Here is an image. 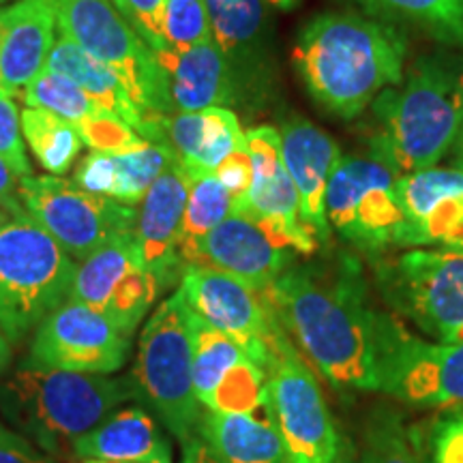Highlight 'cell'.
Instances as JSON below:
<instances>
[{"label": "cell", "mask_w": 463, "mask_h": 463, "mask_svg": "<svg viewBox=\"0 0 463 463\" xmlns=\"http://www.w3.org/2000/svg\"><path fill=\"white\" fill-rule=\"evenodd\" d=\"M283 331L339 391H380L389 314L367 303L356 260L288 269L266 288Z\"/></svg>", "instance_id": "cell-1"}, {"label": "cell", "mask_w": 463, "mask_h": 463, "mask_svg": "<svg viewBox=\"0 0 463 463\" xmlns=\"http://www.w3.org/2000/svg\"><path fill=\"white\" fill-rule=\"evenodd\" d=\"M405 54V37L384 22L324 14L300 28L292 61L317 106L352 120L403 82Z\"/></svg>", "instance_id": "cell-2"}, {"label": "cell", "mask_w": 463, "mask_h": 463, "mask_svg": "<svg viewBox=\"0 0 463 463\" xmlns=\"http://www.w3.org/2000/svg\"><path fill=\"white\" fill-rule=\"evenodd\" d=\"M373 116V159L397 176L436 167L463 127V56L419 58L405 82L380 92Z\"/></svg>", "instance_id": "cell-3"}, {"label": "cell", "mask_w": 463, "mask_h": 463, "mask_svg": "<svg viewBox=\"0 0 463 463\" xmlns=\"http://www.w3.org/2000/svg\"><path fill=\"white\" fill-rule=\"evenodd\" d=\"M136 382L22 364L0 384V414L17 433L61 463L75 459V439L95 430L127 399Z\"/></svg>", "instance_id": "cell-4"}, {"label": "cell", "mask_w": 463, "mask_h": 463, "mask_svg": "<svg viewBox=\"0 0 463 463\" xmlns=\"http://www.w3.org/2000/svg\"><path fill=\"white\" fill-rule=\"evenodd\" d=\"M58 33L118 73L133 106L140 109L137 133L155 142L174 108L170 84L157 54L127 24L112 0H58Z\"/></svg>", "instance_id": "cell-5"}, {"label": "cell", "mask_w": 463, "mask_h": 463, "mask_svg": "<svg viewBox=\"0 0 463 463\" xmlns=\"http://www.w3.org/2000/svg\"><path fill=\"white\" fill-rule=\"evenodd\" d=\"M73 258L28 215L0 223V326L11 344L69 298Z\"/></svg>", "instance_id": "cell-6"}, {"label": "cell", "mask_w": 463, "mask_h": 463, "mask_svg": "<svg viewBox=\"0 0 463 463\" xmlns=\"http://www.w3.org/2000/svg\"><path fill=\"white\" fill-rule=\"evenodd\" d=\"M189 305L181 289L167 297L137 341L133 369L137 397L146 399L165 430L181 442L200 427V402L194 391V347Z\"/></svg>", "instance_id": "cell-7"}, {"label": "cell", "mask_w": 463, "mask_h": 463, "mask_svg": "<svg viewBox=\"0 0 463 463\" xmlns=\"http://www.w3.org/2000/svg\"><path fill=\"white\" fill-rule=\"evenodd\" d=\"M392 309L439 344L463 341V249H412L378 270Z\"/></svg>", "instance_id": "cell-8"}, {"label": "cell", "mask_w": 463, "mask_h": 463, "mask_svg": "<svg viewBox=\"0 0 463 463\" xmlns=\"http://www.w3.org/2000/svg\"><path fill=\"white\" fill-rule=\"evenodd\" d=\"M20 198L28 217L71 258L86 260L109 241L136 232V206L89 194L50 174L20 178Z\"/></svg>", "instance_id": "cell-9"}, {"label": "cell", "mask_w": 463, "mask_h": 463, "mask_svg": "<svg viewBox=\"0 0 463 463\" xmlns=\"http://www.w3.org/2000/svg\"><path fill=\"white\" fill-rule=\"evenodd\" d=\"M178 289L202 320L234 339L253 363L269 372L288 335L266 289L202 264L184 266Z\"/></svg>", "instance_id": "cell-10"}, {"label": "cell", "mask_w": 463, "mask_h": 463, "mask_svg": "<svg viewBox=\"0 0 463 463\" xmlns=\"http://www.w3.org/2000/svg\"><path fill=\"white\" fill-rule=\"evenodd\" d=\"M266 412L279 431L292 463H335L341 439L320 382L303 361L300 352L283 341L269 372Z\"/></svg>", "instance_id": "cell-11"}, {"label": "cell", "mask_w": 463, "mask_h": 463, "mask_svg": "<svg viewBox=\"0 0 463 463\" xmlns=\"http://www.w3.org/2000/svg\"><path fill=\"white\" fill-rule=\"evenodd\" d=\"M397 178L378 159L344 155L326 187L328 225L364 251L397 247L403 225Z\"/></svg>", "instance_id": "cell-12"}, {"label": "cell", "mask_w": 463, "mask_h": 463, "mask_svg": "<svg viewBox=\"0 0 463 463\" xmlns=\"http://www.w3.org/2000/svg\"><path fill=\"white\" fill-rule=\"evenodd\" d=\"M129 352L131 335L92 307L65 300L37 326L24 364L108 375L123 367Z\"/></svg>", "instance_id": "cell-13"}, {"label": "cell", "mask_w": 463, "mask_h": 463, "mask_svg": "<svg viewBox=\"0 0 463 463\" xmlns=\"http://www.w3.org/2000/svg\"><path fill=\"white\" fill-rule=\"evenodd\" d=\"M159 289L157 277L144 269L136 232H129L82 260L67 300L92 307L120 331L133 335Z\"/></svg>", "instance_id": "cell-14"}, {"label": "cell", "mask_w": 463, "mask_h": 463, "mask_svg": "<svg viewBox=\"0 0 463 463\" xmlns=\"http://www.w3.org/2000/svg\"><path fill=\"white\" fill-rule=\"evenodd\" d=\"M380 391L405 403H463V341L425 344L389 316L382 345Z\"/></svg>", "instance_id": "cell-15"}, {"label": "cell", "mask_w": 463, "mask_h": 463, "mask_svg": "<svg viewBox=\"0 0 463 463\" xmlns=\"http://www.w3.org/2000/svg\"><path fill=\"white\" fill-rule=\"evenodd\" d=\"M253 178L245 200L232 213H245L281 234L298 256H311L320 242L300 219L298 191L283 165L281 136L273 127H253L245 133Z\"/></svg>", "instance_id": "cell-16"}, {"label": "cell", "mask_w": 463, "mask_h": 463, "mask_svg": "<svg viewBox=\"0 0 463 463\" xmlns=\"http://www.w3.org/2000/svg\"><path fill=\"white\" fill-rule=\"evenodd\" d=\"M294 256L297 249L269 225L245 213H230L195 247L189 264L211 266L266 289L286 273Z\"/></svg>", "instance_id": "cell-17"}, {"label": "cell", "mask_w": 463, "mask_h": 463, "mask_svg": "<svg viewBox=\"0 0 463 463\" xmlns=\"http://www.w3.org/2000/svg\"><path fill=\"white\" fill-rule=\"evenodd\" d=\"M403 225L397 247L463 249V172L422 170L397 178Z\"/></svg>", "instance_id": "cell-18"}, {"label": "cell", "mask_w": 463, "mask_h": 463, "mask_svg": "<svg viewBox=\"0 0 463 463\" xmlns=\"http://www.w3.org/2000/svg\"><path fill=\"white\" fill-rule=\"evenodd\" d=\"M189 187L191 176L187 170L174 161L146 191L137 208V249L144 269L157 277L161 289L170 286L174 277L183 275L184 270L178 256V236Z\"/></svg>", "instance_id": "cell-19"}, {"label": "cell", "mask_w": 463, "mask_h": 463, "mask_svg": "<svg viewBox=\"0 0 463 463\" xmlns=\"http://www.w3.org/2000/svg\"><path fill=\"white\" fill-rule=\"evenodd\" d=\"M279 136L283 165L298 191L300 219L322 245L331 236L326 219V187L344 155L337 142L309 120H286Z\"/></svg>", "instance_id": "cell-20"}, {"label": "cell", "mask_w": 463, "mask_h": 463, "mask_svg": "<svg viewBox=\"0 0 463 463\" xmlns=\"http://www.w3.org/2000/svg\"><path fill=\"white\" fill-rule=\"evenodd\" d=\"M58 0H15L0 9V86L15 95L45 71L54 48Z\"/></svg>", "instance_id": "cell-21"}, {"label": "cell", "mask_w": 463, "mask_h": 463, "mask_svg": "<svg viewBox=\"0 0 463 463\" xmlns=\"http://www.w3.org/2000/svg\"><path fill=\"white\" fill-rule=\"evenodd\" d=\"M170 84L172 108L200 112L236 103V73L213 39L184 52H155Z\"/></svg>", "instance_id": "cell-22"}, {"label": "cell", "mask_w": 463, "mask_h": 463, "mask_svg": "<svg viewBox=\"0 0 463 463\" xmlns=\"http://www.w3.org/2000/svg\"><path fill=\"white\" fill-rule=\"evenodd\" d=\"M159 144L170 146L178 164L194 178L215 172L245 144V133L232 109L206 108L165 118Z\"/></svg>", "instance_id": "cell-23"}, {"label": "cell", "mask_w": 463, "mask_h": 463, "mask_svg": "<svg viewBox=\"0 0 463 463\" xmlns=\"http://www.w3.org/2000/svg\"><path fill=\"white\" fill-rule=\"evenodd\" d=\"M75 459L123 463H172L164 430L142 408H123L106 416L95 430L73 444Z\"/></svg>", "instance_id": "cell-24"}, {"label": "cell", "mask_w": 463, "mask_h": 463, "mask_svg": "<svg viewBox=\"0 0 463 463\" xmlns=\"http://www.w3.org/2000/svg\"><path fill=\"white\" fill-rule=\"evenodd\" d=\"M200 436L222 463H292L266 410L262 414L208 412L200 420Z\"/></svg>", "instance_id": "cell-25"}, {"label": "cell", "mask_w": 463, "mask_h": 463, "mask_svg": "<svg viewBox=\"0 0 463 463\" xmlns=\"http://www.w3.org/2000/svg\"><path fill=\"white\" fill-rule=\"evenodd\" d=\"M45 69L65 75L67 80L78 84L101 112L118 116L136 131L142 127L140 109L131 103L118 73L106 62L97 61L95 56L84 52L80 45H75L65 34H61L54 42Z\"/></svg>", "instance_id": "cell-26"}, {"label": "cell", "mask_w": 463, "mask_h": 463, "mask_svg": "<svg viewBox=\"0 0 463 463\" xmlns=\"http://www.w3.org/2000/svg\"><path fill=\"white\" fill-rule=\"evenodd\" d=\"M211 37L232 69L256 61L264 37V0H204Z\"/></svg>", "instance_id": "cell-27"}, {"label": "cell", "mask_w": 463, "mask_h": 463, "mask_svg": "<svg viewBox=\"0 0 463 463\" xmlns=\"http://www.w3.org/2000/svg\"><path fill=\"white\" fill-rule=\"evenodd\" d=\"M364 9L419 28L444 45H463V0H358Z\"/></svg>", "instance_id": "cell-28"}, {"label": "cell", "mask_w": 463, "mask_h": 463, "mask_svg": "<svg viewBox=\"0 0 463 463\" xmlns=\"http://www.w3.org/2000/svg\"><path fill=\"white\" fill-rule=\"evenodd\" d=\"M191 309V307H189ZM191 347H194V391L200 405L208 403L213 392L234 364H239L247 352L234 339L211 326L191 309Z\"/></svg>", "instance_id": "cell-29"}, {"label": "cell", "mask_w": 463, "mask_h": 463, "mask_svg": "<svg viewBox=\"0 0 463 463\" xmlns=\"http://www.w3.org/2000/svg\"><path fill=\"white\" fill-rule=\"evenodd\" d=\"M232 213V198L215 172L191 178L187 206L183 213L178 256L183 266L191 262L195 247Z\"/></svg>", "instance_id": "cell-30"}, {"label": "cell", "mask_w": 463, "mask_h": 463, "mask_svg": "<svg viewBox=\"0 0 463 463\" xmlns=\"http://www.w3.org/2000/svg\"><path fill=\"white\" fill-rule=\"evenodd\" d=\"M20 125L34 159L45 172L62 176L71 170L75 157L82 150V137L73 123L45 109L26 108L22 112Z\"/></svg>", "instance_id": "cell-31"}, {"label": "cell", "mask_w": 463, "mask_h": 463, "mask_svg": "<svg viewBox=\"0 0 463 463\" xmlns=\"http://www.w3.org/2000/svg\"><path fill=\"white\" fill-rule=\"evenodd\" d=\"M112 157L116 170L114 200L129 206L140 204L153 183L176 161L170 146L144 137Z\"/></svg>", "instance_id": "cell-32"}, {"label": "cell", "mask_w": 463, "mask_h": 463, "mask_svg": "<svg viewBox=\"0 0 463 463\" xmlns=\"http://www.w3.org/2000/svg\"><path fill=\"white\" fill-rule=\"evenodd\" d=\"M22 99L28 108L45 109L61 116L69 123H80L86 116L101 112L86 92L67 80L65 75L45 69L22 90Z\"/></svg>", "instance_id": "cell-33"}, {"label": "cell", "mask_w": 463, "mask_h": 463, "mask_svg": "<svg viewBox=\"0 0 463 463\" xmlns=\"http://www.w3.org/2000/svg\"><path fill=\"white\" fill-rule=\"evenodd\" d=\"M363 463H422L395 412L375 410L364 433Z\"/></svg>", "instance_id": "cell-34"}, {"label": "cell", "mask_w": 463, "mask_h": 463, "mask_svg": "<svg viewBox=\"0 0 463 463\" xmlns=\"http://www.w3.org/2000/svg\"><path fill=\"white\" fill-rule=\"evenodd\" d=\"M211 37L204 0H165L164 43L165 50L184 52Z\"/></svg>", "instance_id": "cell-35"}, {"label": "cell", "mask_w": 463, "mask_h": 463, "mask_svg": "<svg viewBox=\"0 0 463 463\" xmlns=\"http://www.w3.org/2000/svg\"><path fill=\"white\" fill-rule=\"evenodd\" d=\"M73 125L82 142L89 144L92 150H99V153H123V150L142 140L140 133L133 129L131 125L108 112L90 114Z\"/></svg>", "instance_id": "cell-36"}, {"label": "cell", "mask_w": 463, "mask_h": 463, "mask_svg": "<svg viewBox=\"0 0 463 463\" xmlns=\"http://www.w3.org/2000/svg\"><path fill=\"white\" fill-rule=\"evenodd\" d=\"M0 157L15 172L17 178L31 176L24 142H22V125L14 95L0 86Z\"/></svg>", "instance_id": "cell-37"}, {"label": "cell", "mask_w": 463, "mask_h": 463, "mask_svg": "<svg viewBox=\"0 0 463 463\" xmlns=\"http://www.w3.org/2000/svg\"><path fill=\"white\" fill-rule=\"evenodd\" d=\"M127 24L146 42L153 52L165 50L164 43V7L165 0H112Z\"/></svg>", "instance_id": "cell-38"}, {"label": "cell", "mask_w": 463, "mask_h": 463, "mask_svg": "<svg viewBox=\"0 0 463 463\" xmlns=\"http://www.w3.org/2000/svg\"><path fill=\"white\" fill-rule=\"evenodd\" d=\"M73 183L78 184L80 189L89 191V194L114 200L116 170L112 155L99 153V150H92V153L86 155V157L78 164V167H75Z\"/></svg>", "instance_id": "cell-39"}, {"label": "cell", "mask_w": 463, "mask_h": 463, "mask_svg": "<svg viewBox=\"0 0 463 463\" xmlns=\"http://www.w3.org/2000/svg\"><path fill=\"white\" fill-rule=\"evenodd\" d=\"M217 178L223 183V187L228 189L232 198V211L245 200L249 187H251L253 178V165L251 157H249L247 144H242L241 148H236L228 159L215 170Z\"/></svg>", "instance_id": "cell-40"}, {"label": "cell", "mask_w": 463, "mask_h": 463, "mask_svg": "<svg viewBox=\"0 0 463 463\" xmlns=\"http://www.w3.org/2000/svg\"><path fill=\"white\" fill-rule=\"evenodd\" d=\"M431 463H463V414H453L433 430Z\"/></svg>", "instance_id": "cell-41"}, {"label": "cell", "mask_w": 463, "mask_h": 463, "mask_svg": "<svg viewBox=\"0 0 463 463\" xmlns=\"http://www.w3.org/2000/svg\"><path fill=\"white\" fill-rule=\"evenodd\" d=\"M0 463H61L22 433L0 425Z\"/></svg>", "instance_id": "cell-42"}, {"label": "cell", "mask_w": 463, "mask_h": 463, "mask_svg": "<svg viewBox=\"0 0 463 463\" xmlns=\"http://www.w3.org/2000/svg\"><path fill=\"white\" fill-rule=\"evenodd\" d=\"M0 211L7 213L9 217L28 215L24 204H22L20 183H17L15 172L3 157H0Z\"/></svg>", "instance_id": "cell-43"}, {"label": "cell", "mask_w": 463, "mask_h": 463, "mask_svg": "<svg viewBox=\"0 0 463 463\" xmlns=\"http://www.w3.org/2000/svg\"><path fill=\"white\" fill-rule=\"evenodd\" d=\"M183 444H184V449H183L181 463H222L202 436H191L184 439Z\"/></svg>", "instance_id": "cell-44"}, {"label": "cell", "mask_w": 463, "mask_h": 463, "mask_svg": "<svg viewBox=\"0 0 463 463\" xmlns=\"http://www.w3.org/2000/svg\"><path fill=\"white\" fill-rule=\"evenodd\" d=\"M11 363V339L7 337V333L3 331L0 326V373L9 367Z\"/></svg>", "instance_id": "cell-45"}, {"label": "cell", "mask_w": 463, "mask_h": 463, "mask_svg": "<svg viewBox=\"0 0 463 463\" xmlns=\"http://www.w3.org/2000/svg\"><path fill=\"white\" fill-rule=\"evenodd\" d=\"M453 165H455V170L463 172V127H461L459 136H457L455 146H453Z\"/></svg>", "instance_id": "cell-46"}, {"label": "cell", "mask_w": 463, "mask_h": 463, "mask_svg": "<svg viewBox=\"0 0 463 463\" xmlns=\"http://www.w3.org/2000/svg\"><path fill=\"white\" fill-rule=\"evenodd\" d=\"M270 5H275V7H281V9H289L297 5V0H269Z\"/></svg>", "instance_id": "cell-47"}, {"label": "cell", "mask_w": 463, "mask_h": 463, "mask_svg": "<svg viewBox=\"0 0 463 463\" xmlns=\"http://www.w3.org/2000/svg\"><path fill=\"white\" fill-rule=\"evenodd\" d=\"M84 463H123V461H101V459H86Z\"/></svg>", "instance_id": "cell-48"}, {"label": "cell", "mask_w": 463, "mask_h": 463, "mask_svg": "<svg viewBox=\"0 0 463 463\" xmlns=\"http://www.w3.org/2000/svg\"><path fill=\"white\" fill-rule=\"evenodd\" d=\"M335 463H363V461H354V459H344V457L339 455V459L335 461Z\"/></svg>", "instance_id": "cell-49"}, {"label": "cell", "mask_w": 463, "mask_h": 463, "mask_svg": "<svg viewBox=\"0 0 463 463\" xmlns=\"http://www.w3.org/2000/svg\"><path fill=\"white\" fill-rule=\"evenodd\" d=\"M7 219H9L7 213H3V211H0V223H3V222H7Z\"/></svg>", "instance_id": "cell-50"}, {"label": "cell", "mask_w": 463, "mask_h": 463, "mask_svg": "<svg viewBox=\"0 0 463 463\" xmlns=\"http://www.w3.org/2000/svg\"><path fill=\"white\" fill-rule=\"evenodd\" d=\"M0 3H5V0H0Z\"/></svg>", "instance_id": "cell-51"}]
</instances>
